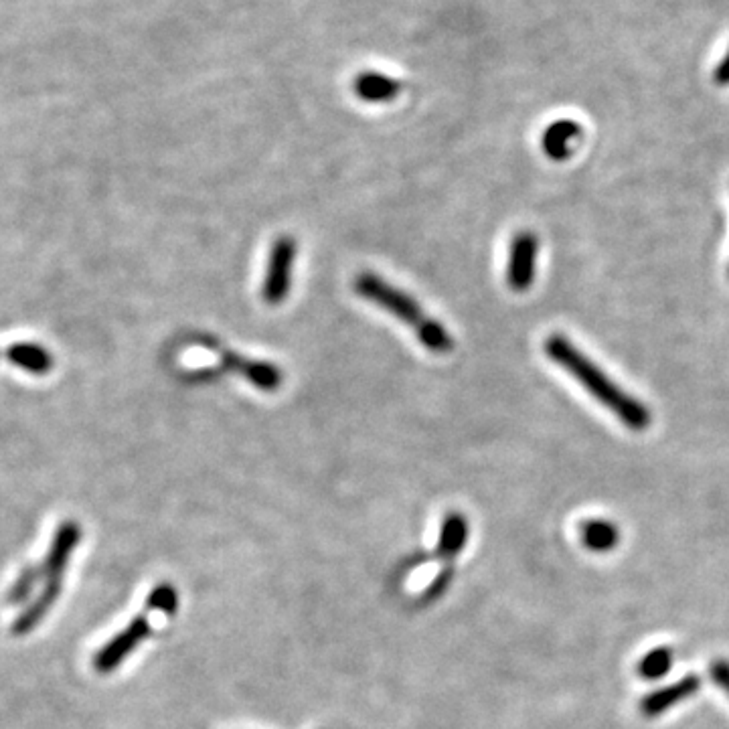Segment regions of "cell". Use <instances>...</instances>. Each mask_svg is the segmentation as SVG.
<instances>
[{"label":"cell","instance_id":"cell-1","mask_svg":"<svg viewBox=\"0 0 729 729\" xmlns=\"http://www.w3.org/2000/svg\"><path fill=\"white\" fill-rule=\"evenodd\" d=\"M543 351L557 367L574 377L600 405L614 414L628 430L644 432L653 422V414L634 395L626 393L614 383L604 369H600L586 353H582L570 339L563 335H549L543 343Z\"/></svg>","mask_w":729,"mask_h":729},{"label":"cell","instance_id":"cell-2","mask_svg":"<svg viewBox=\"0 0 729 729\" xmlns=\"http://www.w3.org/2000/svg\"><path fill=\"white\" fill-rule=\"evenodd\" d=\"M353 290L363 300L381 306L385 312L401 320L405 327H410L422 347L430 353H450L454 349V339L444 324L426 314V310L412 298L408 292L389 284L379 274L361 272L353 280Z\"/></svg>","mask_w":729,"mask_h":729},{"label":"cell","instance_id":"cell-3","mask_svg":"<svg viewBox=\"0 0 729 729\" xmlns=\"http://www.w3.org/2000/svg\"><path fill=\"white\" fill-rule=\"evenodd\" d=\"M296 256H298V246H296L294 237L280 235L272 243L268 266H266V276H264V284H262V300L268 306H278L288 298L290 286H292V274H294V266H296Z\"/></svg>","mask_w":729,"mask_h":729},{"label":"cell","instance_id":"cell-4","mask_svg":"<svg viewBox=\"0 0 729 729\" xmlns=\"http://www.w3.org/2000/svg\"><path fill=\"white\" fill-rule=\"evenodd\" d=\"M203 345L213 349L219 355L223 371H229V373H235V375L243 377L248 383H252L254 387H258L262 391H276L284 381L282 369L274 363L258 361V359H250V357H241L235 351L221 349L215 343V339H207Z\"/></svg>","mask_w":729,"mask_h":729},{"label":"cell","instance_id":"cell-5","mask_svg":"<svg viewBox=\"0 0 729 729\" xmlns=\"http://www.w3.org/2000/svg\"><path fill=\"white\" fill-rule=\"evenodd\" d=\"M150 620L146 614H138L126 628H122L114 638H110L94 657V669L98 673L116 671L136 648L148 638Z\"/></svg>","mask_w":729,"mask_h":729},{"label":"cell","instance_id":"cell-6","mask_svg":"<svg viewBox=\"0 0 729 729\" xmlns=\"http://www.w3.org/2000/svg\"><path fill=\"white\" fill-rule=\"evenodd\" d=\"M537 256H539V239L531 231H519L509 250L507 264V284L513 292H527L537 274Z\"/></svg>","mask_w":729,"mask_h":729},{"label":"cell","instance_id":"cell-7","mask_svg":"<svg viewBox=\"0 0 729 729\" xmlns=\"http://www.w3.org/2000/svg\"><path fill=\"white\" fill-rule=\"evenodd\" d=\"M81 541V529L75 521H65L53 535L47 557L43 561V578L45 582H61L69 565V559Z\"/></svg>","mask_w":729,"mask_h":729},{"label":"cell","instance_id":"cell-8","mask_svg":"<svg viewBox=\"0 0 729 729\" xmlns=\"http://www.w3.org/2000/svg\"><path fill=\"white\" fill-rule=\"evenodd\" d=\"M701 689V677L697 675H687L681 681L648 693L642 701H640V713L648 719H655L663 713H667L669 709H673L675 705L687 701L689 697H693L697 691Z\"/></svg>","mask_w":729,"mask_h":729},{"label":"cell","instance_id":"cell-9","mask_svg":"<svg viewBox=\"0 0 729 729\" xmlns=\"http://www.w3.org/2000/svg\"><path fill=\"white\" fill-rule=\"evenodd\" d=\"M353 92L365 104H389L401 94V81L381 71H363L353 79Z\"/></svg>","mask_w":729,"mask_h":729},{"label":"cell","instance_id":"cell-10","mask_svg":"<svg viewBox=\"0 0 729 729\" xmlns=\"http://www.w3.org/2000/svg\"><path fill=\"white\" fill-rule=\"evenodd\" d=\"M584 130L574 120H557L549 124L541 136V148L545 156H549L555 162H561L570 158L576 150V144L580 142Z\"/></svg>","mask_w":729,"mask_h":729},{"label":"cell","instance_id":"cell-11","mask_svg":"<svg viewBox=\"0 0 729 729\" xmlns=\"http://www.w3.org/2000/svg\"><path fill=\"white\" fill-rule=\"evenodd\" d=\"M61 590H63L61 582H45V588L39 592V596L31 600L25 606V610L17 616V620L11 626V632L15 636H27L29 632H33L53 610V606L61 596Z\"/></svg>","mask_w":729,"mask_h":729},{"label":"cell","instance_id":"cell-12","mask_svg":"<svg viewBox=\"0 0 729 729\" xmlns=\"http://www.w3.org/2000/svg\"><path fill=\"white\" fill-rule=\"evenodd\" d=\"M7 359L33 375H45L53 367V357L37 343H17L7 351Z\"/></svg>","mask_w":729,"mask_h":729},{"label":"cell","instance_id":"cell-13","mask_svg":"<svg viewBox=\"0 0 729 729\" xmlns=\"http://www.w3.org/2000/svg\"><path fill=\"white\" fill-rule=\"evenodd\" d=\"M582 543L594 553H608L620 543V529L606 519H590L580 527Z\"/></svg>","mask_w":729,"mask_h":729},{"label":"cell","instance_id":"cell-14","mask_svg":"<svg viewBox=\"0 0 729 729\" xmlns=\"http://www.w3.org/2000/svg\"><path fill=\"white\" fill-rule=\"evenodd\" d=\"M468 539V523L462 513H448L438 541V555L444 559L456 557Z\"/></svg>","mask_w":729,"mask_h":729},{"label":"cell","instance_id":"cell-15","mask_svg":"<svg viewBox=\"0 0 729 729\" xmlns=\"http://www.w3.org/2000/svg\"><path fill=\"white\" fill-rule=\"evenodd\" d=\"M675 661V653L671 651L669 646H659L655 651H651L648 655H644L638 663V675L644 681H657L665 675H669L671 667Z\"/></svg>","mask_w":729,"mask_h":729},{"label":"cell","instance_id":"cell-16","mask_svg":"<svg viewBox=\"0 0 729 729\" xmlns=\"http://www.w3.org/2000/svg\"><path fill=\"white\" fill-rule=\"evenodd\" d=\"M41 578H43V567L41 565H27L25 570L19 574V578L15 580V584L11 586V590L7 594V602L11 606L25 604L31 598V594L35 592Z\"/></svg>","mask_w":729,"mask_h":729},{"label":"cell","instance_id":"cell-17","mask_svg":"<svg viewBox=\"0 0 729 729\" xmlns=\"http://www.w3.org/2000/svg\"><path fill=\"white\" fill-rule=\"evenodd\" d=\"M146 608L162 614H175L179 608V594L171 584H160L148 594Z\"/></svg>","mask_w":729,"mask_h":729},{"label":"cell","instance_id":"cell-18","mask_svg":"<svg viewBox=\"0 0 729 729\" xmlns=\"http://www.w3.org/2000/svg\"><path fill=\"white\" fill-rule=\"evenodd\" d=\"M709 675H711L713 683L729 697V661H723V659L713 661L709 667Z\"/></svg>","mask_w":729,"mask_h":729},{"label":"cell","instance_id":"cell-19","mask_svg":"<svg viewBox=\"0 0 729 729\" xmlns=\"http://www.w3.org/2000/svg\"><path fill=\"white\" fill-rule=\"evenodd\" d=\"M713 81L717 86H729V49L727 53L721 57V61L717 63L715 71H713Z\"/></svg>","mask_w":729,"mask_h":729},{"label":"cell","instance_id":"cell-20","mask_svg":"<svg viewBox=\"0 0 729 729\" xmlns=\"http://www.w3.org/2000/svg\"><path fill=\"white\" fill-rule=\"evenodd\" d=\"M727 274H729V270H727Z\"/></svg>","mask_w":729,"mask_h":729}]
</instances>
